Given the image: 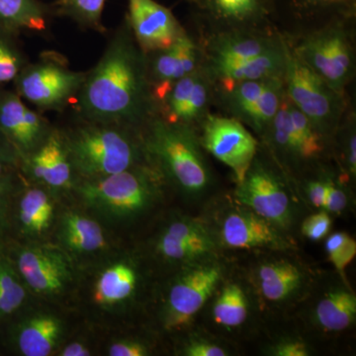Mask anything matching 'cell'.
Returning a JSON list of instances; mask_svg holds the SVG:
<instances>
[{
    "instance_id": "obj_1",
    "label": "cell",
    "mask_w": 356,
    "mask_h": 356,
    "mask_svg": "<svg viewBox=\"0 0 356 356\" xmlns=\"http://www.w3.org/2000/svg\"><path fill=\"white\" fill-rule=\"evenodd\" d=\"M74 114L143 131L158 115L147 72L146 53L134 37L127 18L110 36L97 64L86 72Z\"/></svg>"
},
{
    "instance_id": "obj_2",
    "label": "cell",
    "mask_w": 356,
    "mask_h": 356,
    "mask_svg": "<svg viewBox=\"0 0 356 356\" xmlns=\"http://www.w3.org/2000/svg\"><path fill=\"white\" fill-rule=\"evenodd\" d=\"M77 180L95 179L149 163L143 131L74 114L62 128Z\"/></svg>"
},
{
    "instance_id": "obj_3",
    "label": "cell",
    "mask_w": 356,
    "mask_h": 356,
    "mask_svg": "<svg viewBox=\"0 0 356 356\" xmlns=\"http://www.w3.org/2000/svg\"><path fill=\"white\" fill-rule=\"evenodd\" d=\"M143 137L149 161L178 186L199 192L209 184L193 129L168 123L156 115L143 130Z\"/></svg>"
},
{
    "instance_id": "obj_4",
    "label": "cell",
    "mask_w": 356,
    "mask_h": 356,
    "mask_svg": "<svg viewBox=\"0 0 356 356\" xmlns=\"http://www.w3.org/2000/svg\"><path fill=\"white\" fill-rule=\"evenodd\" d=\"M159 175L149 161L107 177L77 180L74 189L88 207L103 216L130 217L151 200Z\"/></svg>"
},
{
    "instance_id": "obj_5",
    "label": "cell",
    "mask_w": 356,
    "mask_h": 356,
    "mask_svg": "<svg viewBox=\"0 0 356 356\" xmlns=\"http://www.w3.org/2000/svg\"><path fill=\"white\" fill-rule=\"evenodd\" d=\"M86 77V72L70 69L64 55L46 51L21 70L13 81L14 90L42 113H63L76 102Z\"/></svg>"
},
{
    "instance_id": "obj_6",
    "label": "cell",
    "mask_w": 356,
    "mask_h": 356,
    "mask_svg": "<svg viewBox=\"0 0 356 356\" xmlns=\"http://www.w3.org/2000/svg\"><path fill=\"white\" fill-rule=\"evenodd\" d=\"M346 20H332L307 35L291 49L309 69L343 95L353 81L355 69L353 40L346 30Z\"/></svg>"
},
{
    "instance_id": "obj_7",
    "label": "cell",
    "mask_w": 356,
    "mask_h": 356,
    "mask_svg": "<svg viewBox=\"0 0 356 356\" xmlns=\"http://www.w3.org/2000/svg\"><path fill=\"white\" fill-rule=\"evenodd\" d=\"M285 92L288 99L317 129L321 135L336 127L346 112V95L332 89L308 67L290 48Z\"/></svg>"
},
{
    "instance_id": "obj_8",
    "label": "cell",
    "mask_w": 356,
    "mask_h": 356,
    "mask_svg": "<svg viewBox=\"0 0 356 356\" xmlns=\"http://www.w3.org/2000/svg\"><path fill=\"white\" fill-rule=\"evenodd\" d=\"M202 144L215 158L228 165L238 184L257 154V142L242 122L233 117L208 114L202 122Z\"/></svg>"
},
{
    "instance_id": "obj_9",
    "label": "cell",
    "mask_w": 356,
    "mask_h": 356,
    "mask_svg": "<svg viewBox=\"0 0 356 356\" xmlns=\"http://www.w3.org/2000/svg\"><path fill=\"white\" fill-rule=\"evenodd\" d=\"M7 257L23 283L38 294H58L72 280L69 259L64 252L56 248H16L13 257Z\"/></svg>"
},
{
    "instance_id": "obj_10",
    "label": "cell",
    "mask_w": 356,
    "mask_h": 356,
    "mask_svg": "<svg viewBox=\"0 0 356 356\" xmlns=\"http://www.w3.org/2000/svg\"><path fill=\"white\" fill-rule=\"evenodd\" d=\"M54 126L42 112L28 106L15 90L0 89V131L15 147L20 161L43 144Z\"/></svg>"
},
{
    "instance_id": "obj_11",
    "label": "cell",
    "mask_w": 356,
    "mask_h": 356,
    "mask_svg": "<svg viewBox=\"0 0 356 356\" xmlns=\"http://www.w3.org/2000/svg\"><path fill=\"white\" fill-rule=\"evenodd\" d=\"M19 170L25 180L49 191L74 188L77 177L62 128L54 126L43 144L29 156L21 159Z\"/></svg>"
},
{
    "instance_id": "obj_12",
    "label": "cell",
    "mask_w": 356,
    "mask_h": 356,
    "mask_svg": "<svg viewBox=\"0 0 356 356\" xmlns=\"http://www.w3.org/2000/svg\"><path fill=\"white\" fill-rule=\"evenodd\" d=\"M146 57L147 79L156 105L173 84L203 65L202 50L186 32L172 46L146 53Z\"/></svg>"
},
{
    "instance_id": "obj_13",
    "label": "cell",
    "mask_w": 356,
    "mask_h": 356,
    "mask_svg": "<svg viewBox=\"0 0 356 356\" xmlns=\"http://www.w3.org/2000/svg\"><path fill=\"white\" fill-rule=\"evenodd\" d=\"M126 14L136 41L145 53L172 46L185 29L170 9L156 0H127Z\"/></svg>"
},
{
    "instance_id": "obj_14",
    "label": "cell",
    "mask_w": 356,
    "mask_h": 356,
    "mask_svg": "<svg viewBox=\"0 0 356 356\" xmlns=\"http://www.w3.org/2000/svg\"><path fill=\"white\" fill-rule=\"evenodd\" d=\"M285 40L280 35L261 31H222L215 34L203 53L206 70H214L261 56L278 48Z\"/></svg>"
},
{
    "instance_id": "obj_15",
    "label": "cell",
    "mask_w": 356,
    "mask_h": 356,
    "mask_svg": "<svg viewBox=\"0 0 356 356\" xmlns=\"http://www.w3.org/2000/svg\"><path fill=\"white\" fill-rule=\"evenodd\" d=\"M236 191L243 205L266 221L285 225L289 220V199L278 178L270 170L254 163Z\"/></svg>"
},
{
    "instance_id": "obj_16",
    "label": "cell",
    "mask_w": 356,
    "mask_h": 356,
    "mask_svg": "<svg viewBox=\"0 0 356 356\" xmlns=\"http://www.w3.org/2000/svg\"><path fill=\"white\" fill-rule=\"evenodd\" d=\"M221 278L216 266H204L189 271L178 280L170 292L165 324L177 329L189 322L212 295Z\"/></svg>"
},
{
    "instance_id": "obj_17",
    "label": "cell",
    "mask_w": 356,
    "mask_h": 356,
    "mask_svg": "<svg viewBox=\"0 0 356 356\" xmlns=\"http://www.w3.org/2000/svg\"><path fill=\"white\" fill-rule=\"evenodd\" d=\"M222 31H261L273 8V0H195Z\"/></svg>"
},
{
    "instance_id": "obj_18",
    "label": "cell",
    "mask_w": 356,
    "mask_h": 356,
    "mask_svg": "<svg viewBox=\"0 0 356 356\" xmlns=\"http://www.w3.org/2000/svg\"><path fill=\"white\" fill-rule=\"evenodd\" d=\"M49 191L41 185L27 184L24 180L13 199L11 226L16 222L21 233L30 238L46 233L54 218Z\"/></svg>"
},
{
    "instance_id": "obj_19",
    "label": "cell",
    "mask_w": 356,
    "mask_h": 356,
    "mask_svg": "<svg viewBox=\"0 0 356 356\" xmlns=\"http://www.w3.org/2000/svg\"><path fill=\"white\" fill-rule=\"evenodd\" d=\"M289 55L290 46L285 41L278 48L245 62L224 65L214 70H205L216 84L284 77Z\"/></svg>"
},
{
    "instance_id": "obj_20",
    "label": "cell",
    "mask_w": 356,
    "mask_h": 356,
    "mask_svg": "<svg viewBox=\"0 0 356 356\" xmlns=\"http://www.w3.org/2000/svg\"><path fill=\"white\" fill-rule=\"evenodd\" d=\"M54 18L51 3L42 0H0V28L18 36L46 34Z\"/></svg>"
},
{
    "instance_id": "obj_21",
    "label": "cell",
    "mask_w": 356,
    "mask_h": 356,
    "mask_svg": "<svg viewBox=\"0 0 356 356\" xmlns=\"http://www.w3.org/2000/svg\"><path fill=\"white\" fill-rule=\"evenodd\" d=\"M212 248V241L203 227L191 221L172 222L158 243L161 254L173 261L195 259L208 254Z\"/></svg>"
},
{
    "instance_id": "obj_22",
    "label": "cell",
    "mask_w": 356,
    "mask_h": 356,
    "mask_svg": "<svg viewBox=\"0 0 356 356\" xmlns=\"http://www.w3.org/2000/svg\"><path fill=\"white\" fill-rule=\"evenodd\" d=\"M62 334V325L54 316L40 314L26 318L13 330L14 346L25 356H47L53 353Z\"/></svg>"
},
{
    "instance_id": "obj_23",
    "label": "cell",
    "mask_w": 356,
    "mask_h": 356,
    "mask_svg": "<svg viewBox=\"0 0 356 356\" xmlns=\"http://www.w3.org/2000/svg\"><path fill=\"white\" fill-rule=\"evenodd\" d=\"M224 242L231 248L276 247L281 240L266 219L252 213H233L225 220Z\"/></svg>"
},
{
    "instance_id": "obj_24",
    "label": "cell",
    "mask_w": 356,
    "mask_h": 356,
    "mask_svg": "<svg viewBox=\"0 0 356 356\" xmlns=\"http://www.w3.org/2000/svg\"><path fill=\"white\" fill-rule=\"evenodd\" d=\"M60 238L65 248L76 254L98 252L106 245L100 225L76 212L67 213L63 217Z\"/></svg>"
},
{
    "instance_id": "obj_25",
    "label": "cell",
    "mask_w": 356,
    "mask_h": 356,
    "mask_svg": "<svg viewBox=\"0 0 356 356\" xmlns=\"http://www.w3.org/2000/svg\"><path fill=\"white\" fill-rule=\"evenodd\" d=\"M137 283L135 270L125 264L118 262L107 267L95 287V300L100 305H115L127 300L133 294Z\"/></svg>"
},
{
    "instance_id": "obj_26",
    "label": "cell",
    "mask_w": 356,
    "mask_h": 356,
    "mask_svg": "<svg viewBox=\"0 0 356 356\" xmlns=\"http://www.w3.org/2000/svg\"><path fill=\"white\" fill-rule=\"evenodd\" d=\"M267 79L243 81L229 84L214 83L227 111L236 120L245 123L248 115L261 95Z\"/></svg>"
},
{
    "instance_id": "obj_27",
    "label": "cell",
    "mask_w": 356,
    "mask_h": 356,
    "mask_svg": "<svg viewBox=\"0 0 356 356\" xmlns=\"http://www.w3.org/2000/svg\"><path fill=\"white\" fill-rule=\"evenodd\" d=\"M106 0H55L51 2L54 16L67 18L81 29L106 34L102 17Z\"/></svg>"
},
{
    "instance_id": "obj_28",
    "label": "cell",
    "mask_w": 356,
    "mask_h": 356,
    "mask_svg": "<svg viewBox=\"0 0 356 356\" xmlns=\"http://www.w3.org/2000/svg\"><path fill=\"white\" fill-rule=\"evenodd\" d=\"M261 292L270 301H280L299 287L301 273L289 262L266 264L259 270Z\"/></svg>"
},
{
    "instance_id": "obj_29",
    "label": "cell",
    "mask_w": 356,
    "mask_h": 356,
    "mask_svg": "<svg viewBox=\"0 0 356 356\" xmlns=\"http://www.w3.org/2000/svg\"><path fill=\"white\" fill-rule=\"evenodd\" d=\"M356 298L346 291L330 293L318 303V323L327 331H343L355 322Z\"/></svg>"
},
{
    "instance_id": "obj_30",
    "label": "cell",
    "mask_w": 356,
    "mask_h": 356,
    "mask_svg": "<svg viewBox=\"0 0 356 356\" xmlns=\"http://www.w3.org/2000/svg\"><path fill=\"white\" fill-rule=\"evenodd\" d=\"M214 91V81L202 65L199 69L191 95L180 110L175 124L193 129L196 124L202 123L206 116L210 114L208 111Z\"/></svg>"
},
{
    "instance_id": "obj_31",
    "label": "cell",
    "mask_w": 356,
    "mask_h": 356,
    "mask_svg": "<svg viewBox=\"0 0 356 356\" xmlns=\"http://www.w3.org/2000/svg\"><path fill=\"white\" fill-rule=\"evenodd\" d=\"M26 298L24 283L6 252H0V322L19 311Z\"/></svg>"
},
{
    "instance_id": "obj_32",
    "label": "cell",
    "mask_w": 356,
    "mask_h": 356,
    "mask_svg": "<svg viewBox=\"0 0 356 356\" xmlns=\"http://www.w3.org/2000/svg\"><path fill=\"white\" fill-rule=\"evenodd\" d=\"M284 96V77L267 79L266 86L248 115L245 124L257 132L266 131L277 114Z\"/></svg>"
},
{
    "instance_id": "obj_33",
    "label": "cell",
    "mask_w": 356,
    "mask_h": 356,
    "mask_svg": "<svg viewBox=\"0 0 356 356\" xmlns=\"http://www.w3.org/2000/svg\"><path fill=\"white\" fill-rule=\"evenodd\" d=\"M18 35L0 28V89L13 83L21 70L29 64L27 54L18 41Z\"/></svg>"
},
{
    "instance_id": "obj_34",
    "label": "cell",
    "mask_w": 356,
    "mask_h": 356,
    "mask_svg": "<svg viewBox=\"0 0 356 356\" xmlns=\"http://www.w3.org/2000/svg\"><path fill=\"white\" fill-rule=\"evenodd\" d=\"M214 318L218 324L236 327L245 322L248 304L243 291L236 284H229L218 298L214 306Z\"/></svg>"
},
{
    "instance_id": "obj_35",
    "label": "cell",
    "mask_w": 356,
    "mask_h": 356,
    "mask_svg": "<svg viewBox=\"0 0 356 356\" xmlns=\"http://www.w3.org/2000/svg\"><path fill=\"white\" fill-rule=\"evenodd\" d=\"M287 96V95H286ZM288 99V97H287ZM288 108L293 128L298 140L299 156L313 159L323 152L322 135L314 127L310 120L288 99Z\"/></svg>"
},
{
    "instance_id": "obj_36",
    "label": "cell",
    "mask_w": 356,
    "mask_h": 356,
    "mask_svg": "<svg viewBox=\"0 0 356 356\" xmlns=\"http://www.w3.org/2000/svg\"><path fill=\"white\" fill-rule=\"evenodd\" d=\"M20 170L0 177V252L6 250L10 235L13 199L24 182Z\"/></svg>"
},
{
    "instance_id": "obj_37",
    "label": "cell",
    "mask_w": 356,
    "mask_h": 356,
    "mask_svg": "<svg viewBox=\"0 0 356 356\" xmlns=\"http://www.w3.org/2000/svg\"><path fill=\"white\" fill-rule=\"evenodd\" d=\"M297 10L305 13H329L337 19L353 17L355 13V0H291Z\"/></svg>"
},
{
    "instance_id": "obj_38",
    "label": "cell",
    "mask_w": 356,
    "mask_h": 356,
    "mask_svg": "<svg viewBox=\"0 0 356 356\" xmlns=\"http://www.w3.org/2000/svg\"><path fill=\"white\" fill-rule=\"evenodd\" d=\"M330 261L341 274L353 261L356 254V243L346 233H336L330 236L325 243Z\"/></svg>"
},
{
    "instance_id": "obj_39",
    "label": "cell",
    "mask_w": 356,
    "mask_h": 356,
    "mask_svg": "<svg viewBox=\"0 0 356 356\" xmlns=\"http://www.w3.org/2000/svg\"><path fill=\"white\" fill-rule=\"evenodd\" d=\"M19 154L0 131V177L19 170Z\"/></svg>"
},
{
    "instance_id": "obj_40",
    "label": "cell",
    "mask_w": 356,
    "mask_h": 356,
    "mask_svg": "<svg viewBox=\"0 0 356 356\" xmlns=\"http://www.w3.org/2000/svg\"><path fill=\"white\" fill-rule=\"evenodd\" d=\"M331 229V219L327 213L322 212L310 216L302 226L304 235L312 241H320L327 235Z\"/></svg>"
},
{
    "instance_id": "obj_41",
    "label": "cell",
    "mask_w": 356,
    "mask_h": 356,
    "mask_svg": "<svg viewBox=\"0 0 356 356\" xmlns=\"http://www.w3.org/2000/svg\"><path fill=\"white\" fill-rule=\"evenodd\" d=\"M346 196L332 181H327L324 207L332 213H341L346 208Z\"/></svg>"
},
{
    "instance_id": "obj_42",
    "label": "cell",
    "mask_w": 356,
    "mask_h": 356,
    "mask_svg": "<svg viewBox=\"0 0 356 356\" xmlns=\"http://www.w3.org/2000/svg\"><path fill=\"white\" fill-rule=\"evenodd\" d=\"M108 355L111 356H144L147 355L146 348L135 341H118L109 346Z\"/></svg>"
},
{
    "instance_id": "obj_43",
    "label": "cell",
    "mask_w": 356,
    "mask_h": 356,
    "mask_svg": "<svg viewBox=\"0 0 356 356\" xmlns=\"http://www.w3.org/2000/svg\"><path fill=\"white\" fill-rule=\"evenodd\" d=\"M185 355L188 356H225L226 351L207 341H193L187 346Z\"/></svg>"
},
{
    "instance_id": "obj_44",
    "label": "cell",
    "mask_w": 356,
    "mask_h": 356,
    "mask_svg": "<svg viewBox=\"0 0 356 356\" xmlns=\"http://www.w3.org/2000/svg\"><path fill=\"white\" fill-rule=\"evenodd\" d=\"M274 355L278 356H307L308 350L305 344L299 341H289L281 343L274 351Z\"/></svg>"
},
{
    "instance_id": "obj_45",
    "label": "cell",
    "mask_w": 356,
    "mask_h": 356,
    "mask_svg": "<svg viewBox=\"0 0 356 356\" xmlns=\"http://www.w3.org/2000/svg\"><path fill=\"white\" fill-rule=\"evenodd\" d=\"M325 191L327 181H314L309 185V197L316 207H324Z\"/></svg>"
},
{
    "instance_id": "obj_46",
    "label": "cell",
    "mask_w": 356,
    "mask_h": 356,
    "mask_svg": "<svg viewBox=\"0 0 356 356\" xmlns=\"http://www.w3.org/2000/svg\"><path fill=\"white\" fill-rule=\"evenodd\" d=\"M355 131V127H353V123H351L348 144H346V147H348L346 159H348V170L353 175H355L356 172V136Z\"/></svg>"
},
{
    "instance_id": "obj_47",
    "label": "cell",
    "mask_w": 356,
    "mask_h": 356,
    "mask_svg": "<svg viewBox=\"0 0 356 356\" xmlns=\"http://www.w3.org/2000/svg\"><path fill=\"white\" fill-rule=\"evenodd\" d=\"M62 356H88L90 355V350L81 343H72L69 346H65L62 353Z\"/></svg>"
},
{
    "instance_id": "obj_48",
    "label": "cell",
    "mask_w": 356,
    "mask_h": 356,
    "mask_svg": "<svg viewBox=\"0 0 356 356\" xmlns=\"http://www.w3.org/2000/svg\"><path fill=\"white\" fill-rule=\"evenodd\" d=\"M191 2H194V1H195V0H191Z\"/></svg>"
}]
</instances>
